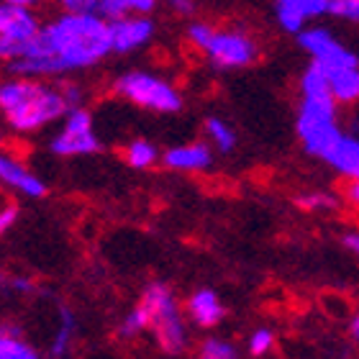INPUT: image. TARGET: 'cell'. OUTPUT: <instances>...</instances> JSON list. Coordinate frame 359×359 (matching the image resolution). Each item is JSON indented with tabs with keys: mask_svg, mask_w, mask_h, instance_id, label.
<instances>
[{
	"mask_svg": "<svg viewBox=\"0 0 359 359\" xmlns=\"http://www.w3.org/2000/svg\"><path fill=\"white\" fill-rule=\"evenodd\" d=\"M113 54L108 21L100 13H65L39 29L23 57L11 62V72L29 77L62 75L95 67Z\"/></svg>",
	"mask_w": 359,
	"mask_h": 359,
	"instance_id": "obj_1",
	"label": "cell"
},
{
	"mask_svg": "<svg viewBox=\"0 0 359 359\" xmlns=\"http://www.w3.org/2000/svg\"><path fill=\"white\" fill-rule=\"evenodd\" d=\"M69 111L65 93L52 85L39 83L36 77L15 75L0 83V113L6 123L18 134H29L65 118Z\"/></svg>",
	"mask_w": 359,
	"mask_h": 359,
	"instance_id": "obj_2",
	"label": "cell"
},
{
	"mask_svg": "<svg viewBox=\"0 0 359 359\" xmlns=\"http://www.w3.org/2000/svg\"><path fill=\"white\" fill-rule=\"evenodd\" d=\"M147 311H149V329L157 337V344L165 349L167 354H180L187 346V334L185 323L180 316L177 300H175L172 290L165 283H151L147 285L142 300H139Z\"/></svg>",
	"mask_w": 359,
	"mask_h": 359,
	"instance_id": "obj_3",
	"label": "cell"
},
{
	"mask_svg": "<svg viewBox=\"0 0 359 359\" xmlns=\"http://www.w3.org/2000/svg\"><path fill=\"white\" fill-rule=\"evenodd\" d=\"M116 93L128 103L157 113H177L182 108V95L172 85L149 72H126L116 80Z\"/></svg>",
	"mask_w": 359,
	"mask_h": 359,
	"instance_id": "obj_4",
	"label": "cell"
},
{
	"mask_svg": "<svg viewBox=\"0 0 359 359\" xmlns=\"http://www.w3.org/2000/svg\"><path fill=\"white\" fill-rule=\"evenodd\" d=\"M298 136L311 154L323 157L341 136L337 126V103L303 100L298 113Z\"/></svg>",
	"mask_w": 359,
	"mask_h": 359,
	"instance_id": "obj_5",
	"label": "cell"
},
{
	"mask_svg": "<svg viewBox=\"0 0 359 359\" xmlns=\"http://www.w3.org/2000/svg\"><path fill=\"white\" fill-rule=\"evenodd\" d=\"M39 29L41 23L29 6H13L0 0V60L11 65L23 57Z\"/></svg>",
	"mask_w": 359,
	"mask_h": 359,
	"instance_id": "obj_6",
	"label": "cell"
},
{
	"mask_svg": "<svg viewBox=\"0 0 359 359\" xmlns=\"http://www.w3.org/2000/svg\"><path fill=\"white\" fill-rule=\"evenodd\" d=\"M49 149L57 157H83V154H95L100 149V139L93 128V116L83 105L69 108L62 131L49 142Z\"/></svg>",
	"mask_w": 359,
	"mask_h": 359,
	"instance_id": "obj_7",
	"label": "cell"
},
{
	"mask_svg": "<svg viewBox=\"0 0 359 359\" xmlns=\"http://www.w3.org/2000/svg\"><path fill=\"white\" fill-rule=\"evenodd\" d=\"M203 52L218 69L249 67L257 60V44L241 31H216Z\"/></svg>",
	"mask_w": 359,
	"mask_h": 359,
	"instance_id": "obj_8",
	"label": "cell"
},
{
	"mask_svg": "<svg viewBox=\"0 0 359 359\" xmlns=\"http://www.w3.org/2000/svg\"><path fill=\"white\" fill-rule=\"evenodd\" d=\"M108 31H111L113 54H128L136 52L139 46H144L154 36V23L151 18H147V13H131L108 21Z\"/></svg>",
	"mask_w": 359,
	"mask_h": 359,
	"instance_id": "obj_9",
	"label": "cell"
},
{
	"mask_svg": "<svg viewBox=\"0 0 359 359\" xmlns=\"http://www.w3.org/2000/svg\"><path fill=\"white\" fill-rule=\"evenodd\" d=\"M329 6L331 0H275L277 21L290 34H300L308 18H318V15L329 13Z\"/></svg>",
	"mask_w": 359,
	"mask_h": 359,
	"instance_id": "obj_10",
	"label": "cell"
},
{
	"mask_svg": "<svg viewBox=\"0 0 359 359\" xmlns=\"http://www.w3.org/2000/svg\"><path fill=\"white\" fill-rule=\"evenodd\" d=\"M0 182L26 198H44L46 195L44 180H39L34 172H29V167L8 154H0Z\"/></svg>",
	"mask_w": 359,
	"mask_h": 359,
	"instance_id": "obj_11",
	"label": "cell"
},
{
	"mask_svg": "<svg viewBox=\"0 0 359 359\" xmlns=\"http://www.w3.org/2000/svg\"><path fill=\"white\" fill-rule=\"evenodd\" d=\"M162 162H165V167L177 170V172H201V170L210 167L213 154L205 144H182V147L167 149Z\"/></svg>",
	"mask_w": 359,
	"mask_h": 359,
	"instance_id": "obj_12",
	"label": "cell"
},
{
	"mask_svg": "<svg viewBox=\"0 0 359 359\" xmlns=\"http://www.w3.org/2000/svg\"><path fill=\"white\" fill-rule=\"evenodd\" d=\"M323 159L329 162L334 170L352 180L359 175V136H339V142L331 147Z\"/></svg>",
	"mask_w": 359,
	"mask_h": 359,
	"instance_id": "obj_13",
	"label": "cell"
},
{
	"mask_svg": "<svg viewBox=\"0 0 359 359\" xmlns=\"http://www.w3.org/2000/svg\"><path fill=\"white\" fill-rule=\"evenodd\" d=\"M187 313L201 329H213L216 323H221L226 311L213 290H198L187 300Z\"/></svg>",
	"mask_w": 359,
	"mask_h": 359,
	"instance_id": "obj_14",
	"label": "cell"
},
{
	"mask_svg": "<svg viewBox=\"0 0 359 359\" xmlns=\"http://www.w3.org/2000/svg\"><path fill=\"white\" fill-rule=\"evenodd\" d=\"M313 57V65H318L321 69H341V67H359L357 57H354L349 49H344V46L339 44L337 39L331 36L326 44L318 49V52L311 54Z\"/></svg>",
	"mask_w": 359,
	"mask_h": 359,
	"instance_id": "obj_15",
	"label": "cell"
},
{
	"mask_svg": "<svg viewBox=\"0 0 359 359\" xmlns=\"http://www.w3.org/2000/svg\"><path fill=\"white\" fill-rule=\"evenodd\" d=\"M326 72V69H323ZM331 85V93L341 103H354L359 97V67H341L326 72Z\"/></svg>",
	"mask_w": 359,
	"mask_h": 359,
	"instance_id": "obj_16",
	"label": "cell"
},
{
	"mask_svg": "<svg viewBox=\"0 0 359 359\" xmlns=\"http://www.w3.org/2000/svg\"><path fill=\"white\" fill-rule=\"evenodd\" d=\"M300 90H303V100H316V103H337V97L331 93L329 77L318 65L308 69L303 80H300Z\"/></svg>",
	"mask_w": 359,
	"mask_h": 359,
	"instance_id": "obj_17",
	"label": "cell"
},
{
	"mask_svg": "<svg viewBox=\"0 0 359 359\" xmlns=\"http://www.w3.org/2000/svg\"><path fill=\"white\" fill-rule=\"evenodd\" d=\"M77 331V318L69 308H62L60 311V326H57V334H54V341L49 346V354L52 357H67L69 349H72V339H75Z\"/></svg>",
	"mask_w": 359,
	"mask_h": 359,
	"instance_id": "obj_18",
	"label": "cell"
},
{
	"mask_svg": "<svg viewBox=\"0 0 359 359\" xmlns=\"http://www.w3.org/2000/svg\"><path fill=\"white\" fill-rule=\"evenodd\" d=\"M123 159H126V165L134 167V170H149V167L157 165L159 151H157V147L151 142H147V139H134L131 144H126Z\"/></svg>",
	"mask_w": 359,
	"mask_h": 359,
	"instance_id": "obj_19",
	"label": "cell"
},
{
	"mask_svg": "<svg viewBox=\"0 0 359 359\" xmlns=\"http://www.w3.org/2000/svg\"><path fill=\"white\" fill-rule=\"evenodd\" d=\"M36 349L26 344L21 337H15V329H11L0 337V359H36Z\"/></svg>",
	"mask_w": 359,
	"mask_h": 359,
	"instance_id": "obj_20",
	"label": "cell"
},
{
	"mask_svg": "<svg viewBox=\"0 0 359 359\" xmlns=\"http://www.w3.org/2000/svg\"><path fill=\"white\" fill-rule=\"evenodd\" d=\"M151 326V321H149V311L139 303V306L131 311V313H126V318L121 321V326H118V337L121 339H134V337H139L142 331H147Z\"/></svg>",
	"mask_w": 359,
	"mask_h": 359,
	"instance_id": "obj_21",
	"label": "cell"
},
{
	"mask_svg": "<svg viewBox=\"0 0 359 359\" xmlns=\"http://www.w3.org/2000/svg\"><path fill=\"white\" fill-rule=\"evenodd\" d=\"M205 134H208V139L216 144L221 151H231L233 144H236V134H233V128L221 118L205 121Z\"/></svg>",
	"mask_w": 359,
	"mask_h": 359,
	"instance_id": "obj_22",
	"label": "cell"
},
{
	"mask_svg": "<svg viewBox=\"0 0 359 359\" xmlns=\"http://www.w3.org/2000/svg\"><path fill=\"white\" fill-rule=\"evenodd\" d=\"M97 13L103 15L105 21H116V18L134 13V6H131V0H97Z\"/></svg>",
	"mask_w": 359,
	"mask_h": 359,
	"instance_id": "obj_23",
	"label": "cell"
},
{
	"mask_svg": "<svg viewBox=\"0 0 359 359\" xmlns=\"http://www.w3.org/2000/svg\"><path fill=\"white\" fill-rule=\"evenodd\" d=\"M201 357L203 359H233L236 357V349L231 344H226L221 339H205L201 346Z\"/></svg>",
	"mask_w": 359,
	"mask_h": 359,
	"instance_id": "obj_24",
	"label": "cell"
},
{
	"mask_svg": "<svg viewBox=\"0 0 359 359\" xmlns=\"http://www.w3.org/2000/svg\"><path fill=\"white\" fill-rule=\"evenodd\" d=\"M298 205L303 210H331L337 205V201L326 193H311V195H300Z\"/></svg>",
	"mask_w": 359,
	"mask_h": 359,
	"instance_id": "obj_25",
	"label": "cell"
},
{
	"mask_svg": "<svg viewBox=\"0 0 359 359\" xmlns=\"http://www.w3.org/2000/svg\"><path fill=\"white\" fill-rule=\"evenodd\" d=\"M272 344H275L272 331L259 329V331H255V334H252V339H249V352L255 354V357H262V354H267L269 349H272Z\"/></svg>",
	"mask_w": 359,
	"mask_h": 359,
	"instance_id": "obj_26",
	"label": "cell"
},
{
	"mask_svg": "<svg viewBox=\"0 0 359 359\" xmlns=\"http://www.w3.org/2000/svg\"><path fill=\"white\" fill-rule=\"evenodd\" d=\"M329 13L339 15V18H349V21H359V0H331Z\"/></svg>",
	"mask_w": 359,
	"mask_h": 359,
	"instance_id": "obj_27",
	"label": "cell"
},
{
	"mask_svg": "<svg viewBox=\"0 0 359 359\" xmlns=\"http://www.w3.org/2000/svg\"><path fill=\"white\" fill-rule=\"evenodd\" d=\"M213 34H216V31L210 29L208 23H193V26L187 29V39H190L198 49H205V46L210 44V39H213Z\"/></svg>",
	"mask_w": 359,
	"mask_h": 359,
	"instance_id": "obj_28",
	"label": "cell"
},
{
	"mask_svg": "<svg viewBox=\"0 0 359 359\" xmlns=\"http://www.w3.org/2000/svg\"><path fill=\"white\" fill-rule=\"evenodd\" d=\"M67 13H97V0H60Z\"/></svg>",
	"mask_w": 359,
	"mask_h": 359,
	"instance_id": "obj_29",
	"label": "cell"
},
{
	"mask_svg": "<svg viewBox=\"0 0 359 359\" xmlns=\"http://www.w3.org/2000/svg\"><path fill=\"white\" fill-rule=\"evenodd\" d=\"M0 285L6 287V290H15V292H31L34 290V280L29 277H0Z\"/></svg>",
	"mask_w": 359,
	"mask_h": 359,
	"instance_id": "obj_30",
	"label": "cell"
},
{
	"mask_svg": "<svg viewBox=\"0 0 359 359\" xmlns=\"http://www.w3.org/2000/svg\"><path fill=\"white\" fill-rule=\"evenodd\" d=\"M15 221H18V208H15V205H6V208H0V233L11 231Z\"/></svg>",
	"mask_w": 359,
	"mask_h": 359,
	"instance_id": "obj_31",
	"label": "cell"
},
{
	"mask_svg": "<svg viewBox=\"0 0 359 359\" xmlns=\"http://www.w3.org/2000/svg\"><path fill=\"white\" fill-rule=\"evenodd\" d=\"M62 93H65V100H67L69 108H77V105H83V93L77 85H62Z\"/></svg>",
	"mask_w": 359,
	"mask_h": 359,
	"instance_id": "obj_32",
	"label": "cell"
},
{
	"mask_svg": "<svg viewBox=\"0 0 359 359\" xmlns=\"http://www.w3.org/2000/svg\"><path fill=\"white\" fill-rule=\"evenodd\" d=\"M344 247L349 249V252H354V255L359 257V231H349V233H344Z\"/></svg>",
	"mask_w": 359,
	"mask_h": 359,
	"instance_id": "obj_33",
	"label": "cell"
},
{
	"mask_svg": "<svg viewBox=\"0 0 359 359\" xmlns=\"http://www.w3.org/2000/svg\"><path fill=\"white\" fill-rule=\"evenodd\" d=\"M167 6H172L177 13H193V0H167Z\"/></svg>",
	"mask_w": 359,
	"mask_h": 359,
	"instance_id": "obj_34",
	"label": "cell"
},
{
	"mask_svg": "<svg viewBox=\"0 0 359 359\" xmlns=\"http://www.w3.org/2000/svg\"><path fill=\"white\" fill-rule=\"evenodd\" d=\"M346 195H349V201L357 203V205H359V175H357V177H352V182H349V190H346Z\"/></svg>",
	"mask_w": 359,
	"mask_h": 359,
	"instance_id": "obj_35",
	"label": "cell"
},
{
	"mask_svg": "<svg viewBox=\"0 0 359 359\" xmlns=\"http://www.w3.org/2000/svg\"><path fill=\"white\" fill-rule=\"evenodd\" d=\"M3 3H13V6H36V3H41V0H3Z\"/></svg>",
	"mask_w": 359,
	"mask_h": 359,
	"instance_id": "obj_36",
	"label": "cell"
},
{
	"mask_svg": "<svg viewBox=\"0 0 359 359\" xmlns=\"http://www.w3.org/2000/svg\"><path fill=\"white\" fill-rule=\"evenodd\" d=\"M352 337L359 341V316H357V318H354V321H352Z\"/></svg>",
	"mask_w": 359,
	"mask_h": 359,
	"instance_id": "obj_37",
	"label": "cell"
},
{
	"mask_svg": "<svg viewBox=\"0 0 359 359\" xmlns=\"http://www.w3.org/2000/svg\"><path fill=\"white\" fill-rule=\"evenodd\" d=\"M8 329H11V326H3V323H0V337H3V334H6Z\"/></svg>",
	"mask_w": 359,
	"mask_h": 359,
	"instance_id": "obj_38",
	"label": "cell"
},
{
	"mask_svg": "<svg viewBox=\"0 0 359 359\" xmlns=\"http://www.w3.org/2000/svg\"><path fill=\"white\" fill-rule=\"evenodd\" d=\"M0 142H3V134H0Z\"/></svg>",
	"mask_w": 359,
	"mask_h": 359,
	"instance_id": "obj_39",
	"label": "cell"
}]
</instances>
